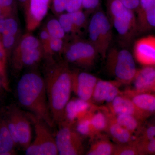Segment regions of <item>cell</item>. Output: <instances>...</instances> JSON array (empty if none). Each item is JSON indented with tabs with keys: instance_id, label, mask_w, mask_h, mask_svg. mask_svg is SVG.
<instances>
[{
	"instance_id": "obj_38",
	"label": "cell",
	"mask_w": 155,
	"mask_h": 155,
	"mask_svg": "<svg viewBox=\"0 0 155 155\" xmlns=\"http://www.w3.org/2000/svg\"><path fill=\"white\" fill-rule=\"evenodd\" d=\"M100 5V0H83V8L89 13L99 9Z\"/></svg>"
},
{
	"instance_id": "obj_20",
	"label": "cell",
	"mask_w": 155,
	"mask_h": 155,
	"mask_svg": "<svg viewBox=\"0 0 155 155\" xmlns=\"http://www.w3.org/2000/svg\"><path fill=\"white\" fill-rule=\"evenodd\" d=\"M135 143L141 155L155 153V125L141 128Z\"/></svg>"
},
{
	"instance_id": "obj_39",
	"label": "cell",
	"mask_w": 155,
	"mask_h": 155,
	"mask_svg": "<svg viewBox=\"0 0 155 155\" xmlns=\"http://www.w3.org/2000/svg\"><path fill=\"white\" fill-rule=\"evenodd\" d=\"M53 8L56 14L61 15L66 11L67 0H52Z\"/></svg>"
},
{
	"instance_id": "obj_37",
	"label": "cell",
	"mask_w": 155,
	"mask_h": 155,
	"mask_svg": "<svg viewBox=\"0 0 155 155\" xmlns=\"http://www.w3.org/2000/svg\"><path fill=\"white\" fill-rule=\"evenodd\" d=\"M83 8V0H67L66 11L72 13L81 10Z\"/></svg>"
},
{
	"instance_id": "obj_1",
	"label": "cell",
	"mask_w": 155,
	"mask_h": 155,
	"mask_svg": "<svg viewBox=\"0 0 155 155\" xmlns=\"http://www.w3.org/2000/svg\"><path fill=\"white\" fill-rule=\"evenodd\" d=\"M72 71L66 63L51 62L44 78L50 110L55 123L64 121L72 92Z\"/></svg>"
},
{
	"instance_id": "obj_43",
	"label": "cell",
	"mask_w": 155,
	"mask_h": 155,
	"mask_svg": "<svg viewBox=\"0 0 155 155\" xmlns=\"http://www.w3.org/2000/svg\"><path fill=\"white\" fill-rule=\"evenodd\" d=\"M5 19H0V35L3 33L5 26Z\"/></svg>"
},
{
	"instance_id": "obj_34",
	"label": "cell",
	"mask_w": 155,
	"mask_h": 155,
	"mask_svg": "<svg viewBox=\"0 0 155 155\" xmlns=\"http://www.w3.org/2000/svg\"><path fill=\"white\" fill-rule=\"evenodd\" d=\"M18 35H0V40L8 55L11 50H13L14 48L16 47L17 43L20 39H19L18 38Z\"/></svg>"
},
{
	"instance_id": "obj_9",
	"label": "cell",
	"mask_w": 155,
	"mask_h": 155,
	"mask_svg": "<svg viewBox=\"0 0 155 155\" xmlns=\"http://www.w3.org/2000/svg\"><path fill=\"white\" fill-rule=\"evenodd\" d=\"M8 112V115L12 119L15 125L18 146L25 150L31 143L32 138L30 118L27 113H24L16 107L11 108Z\"/></svg>"
},
{
	"instance_id": "obj_27",
	"label": "cell",
	"mask_w": 155,
	"mask_h": 155,
	"mask_svg": "<svg viewBox=\"0 0 155 155\" xmlns=\"http://www.w3.org/2000/svg\"><path fill=\"white\" fill-rule=\"evenodd\" d=\"M91 112L86 116L78 120L74 125H75V130L81 136L93 138L97 135L92 126L91 121Z\"/></svg>"
},
{
	"instance_id": "obj_35",
	"label": "cell",
	"mask_w": 155,
	"mask_h": 155,
	"mask_svg": "<svg viewBox=\"0 0 155 155\" xmlns=\"http://www.w3.org/2000/svg\"><path fill=\"white\" fill-rule=\"evenodd\" d=\"M19 25L16 20L11 17L5 19L4 30L2 35H19Z\"/></svg>"
},
{
	"instance_id": "obj_15",
	"label": "cell",
	"mask_w": 155,
	"mask_h": 155,
	"mask_svg": "<svg viewBox=\"0 0 155 155\" xmlns=\"http://www.w3.org/2000/svg\"><path fill=\"white\" fill-rule=\"evenodd\" d=\"M136 12L138 30L155 29V0H140Z\"/></svg>"
},
{
	"instance_id": "obj_2",
	"label": "cell",
	"mask_w": 155,
	"mask_h": 155,
	"mask_svg": "<svg viewBox=\"0 0 155 155\" xmlns=\"http://www.w3.org/2000/svg\"><path fill=\"white\" fill-rule=\"evenodd\" d=\"M17 93L22 107L43 120L51 128L54 127L55 123L50 110L44 78L35 72L25 73L18 81Z\"/></svg>"
},
{
	"instance_id": "obj_40",
	"label": "cell",
	"mask_w": 155,
	"mask_h": 155,
	"mask_svg": "<svg viewBox=\"0 0 155 155\" xmlns=\"http://www.w3.org/2000/svg\"><path fill=\"white\" fill-rule=\"evenodd\" d=\"M14 6V0H0V8L11 14H13Z\"/></svg>"
},
{
	"instance_id": "obj_31",
	"label": "cell",
	"mask_w": 155,
	"mask_h": 155,
	"mask_svg": "<svg viewBox=\"0 0 155 155\" xmlns=\"http://www.w3.org/2000/svg\"><path fill=\"white\" fill-rule=\"evenodd\" d=\"M141 155L135 143L124 145H116L114 155Z\"/></svg>"
},
{
	"instance_id": "obj_30",
	"label": "cell",
	"mask_w": 155,
	"mask_h": 155,
	"mask_svg": "<svg viewBox=\"0 0 155 155\" xmlns=\"http://www.w3.org/2000/svg\"><path fill=\"white\" fill-rule=\"evenodd\" d=\"M69 13L76 34L80 33L81 29L84 28L87 25V17L86 14L82 10Z\"/></svg>"
},
{
	"instance_id": "obj_26",
	"label": "cell",
	"mask_w": 155,
	"mask_h": 155,
	"mask_svg": "<svg viewBox=\"0 0 155 155\" xmlns=\"http://www.w3.org/2000/svg\"><path fill=\"white\" fill-rule=\"evenodd\" d=\"M113 115L116 122L122 127L134 134H138L139 133L142 128L141 123L143 121L141 120L135 116L127 114Z\"/></svg>"
},
{
	"instance_id": "obj_6",
	"label": "cell",
	"mask_w": 155,
	"mask_h": 155,
	"mask_svg": "<svg viewBox=\"0 0 155 155\" xmlns=\"http://www.w3.org/2000/svg\"><path fill=\"white\" fill-rule=\"evenodd\" d=\"M34 127L35 136L33 141L25 150L27 155H59L55 137L51 128L43 120L30 113H27Z\"/></svg>"
},
{
	"instance_id": "obj_29",
	"label": "cell",
	"mask_w": 155,
	"mask_h": 155,
	"mask_svg": "<svg viewBox=\"0 0 155 155\" xmlns=\"http://www.w3.org/2000/svg\"><path fill=\"white\" fill-rule=\"evenodd\" d=\"M8 54L0 40V80L3 87L6 90L9 88L8 81L6 71V65Z\"/></svg>"
},
{
	"instance_id": "obj_4",
	"label": "cell",
	"mask_w": 155,
	"mask_h": 155,
	"mask_svg": "<svg viewBox=\"0 0 155 155\" xmlns=\"http://www.w3.org/2000/svg\"><path fill=\"white\" fill-rule=\"evenodd\" d=\"M108 71L120 84H130L137 71L134 57L127 49L110 48L107 53Z\"/></svg>"
},
{
	"instance_id": "obj_33",
	"label": "cell",
	"mask_w": 155,
	"mask_h": 155,
	"mask_svg": "<svg viewBox=\"0 0 155 155\" xmlns=\"http://www.w3.org/2000/svg\"><path fill=\"white\" fill-rule=\"evenodd\" d=\"M51 37L45 28H44L40 32L39 34V39L40 41L42 48L44 52L45 56L47 58H50L51 57V49H50V41Z\"/></svg>"
},
{
	"instance_id": "obj_3",
	"label": "cell",
	"mask_w": 155,
	"mask_h": 155,
	"mask_svg": "<svg viewBox=\"0 0 155 155\" xmlns=\"http://www.w3.org/2000/svg\"><path fill=\"white\" fill-rule=\"evenodd\" d=\"M107 15L123 43L128 45L138 31L134 11L127 8L119 0H107Z\"/></svg>"
},
{
	"instance_id": "obj_5",
	"label": "cell",
	"mask_w": 155,
	"mask_h": 155,
	"mask_svg": "<svg viewBox=\"0 0 155 155\" xmlns=\"http://www.w3.org/2000/svg\"><path fill=\"white\" fill-rule=\"evenodd\" d=\"M87 26L88 40L99 55L106 58L113 38V27L107 15L98 9L92 15Z\"/></svg>"
},
{
	"instance_id": "obj_16",
	"label": "cell",
	"mask_w": 155,
	"mask_h": 155,
	"mask_svg": "<svg viewBox=\"0 0 155 155\" xmlns=\"http://www.w3.org/2000/svg\"><path fill=\"white\" fill-rule=\"evenodd\" d=\"M131 83L132 88L130 90L136 92H153L155 88V67L145 66L137 69Z\"/></svg>"
},
{
	"instance_id": "obj_42",
	"label": "cell",
	"mask_w": 155,
	"mask_h": 155,
	"mask_svg": "<svg viewBox=\"0 0 155 155\" xmlns=\"http://www.w3.org/2000/svg\"><path fill=\"white\" fill-rule=\"evenodd\" d=\"M12 14L0 8V19H5L8 17H11Z\"/></svg>"
},
{
	"instance_id": "obj_28",
	"label": "cell",
	"mask_w": 155,
	"mask_h": 155,
	"mask_svg": "<svg viewBox=\"0 0 155 155\" xmlns=\"http://www.w3.org/2000/svg\"><path fill=\"white\" fill-rule=\"evenodd\" d=\"M46 29L49 34L51 37L64 39L66 34L62 28L58 19H51L47 22Z\"/></svg>"
},
{
	"instance_id": "obj_12",
	"label": "cell",
	"mask_w": 155,
	"mask_h": 155,
	"mask_svg": "<svg viewBox=\"0 0 155 155\" xmlns=\"http://www.w3.org/2000/svg\"><path fill=\"white\" fill-rule=\"evenodd\" d=\"M134 56L144 66L155 65V36H147L136 41L134 46Z\"/></svg>"
},
{
	"instance_id": "obj_21",
	"label": "cell",
	"mask_w": 155,
	"mask_h": 155,
	"mask_svg": "<svg viewBox=\"0 0 155 155\" xmlns=\"http://www.w3.org/2000/svg\"><path fill=\"white\" fill-rule=\"evenodd\" d=\"M45 56L41 46L28 50L22 53L16 60L13 61L14 67L17 70L35 67L40 62Z\"/></svg>"
},
{
	"instance_id": "obj_45",
	"label": "cell",
	"mask_w": 155,
	"mask_h": 155,
	"mask_svg": "<svg viewBox=\"0 0 155 155\" xmlns=\"http://www.w3.org/2000/svg\"><path fill=\"white\" fill-rule=\"evenodd\" d=\"M2 87H3L2 84V81H1V80H0V90H1V88H2Z\"/></svg>"
},
{
	"instance_id": "obj_25",
	"label": "cell",
	"mask_w": 155,
	"mask_h": 155,
	"mask_svg": "<svg viewBox=\"0 0 155 155\" xmlns=\"http://www.w3.org/2000/svg\"><path fill=\"white\" fill-rule=\"evenodd\" d=\"M41 46L39 39L34 36L30 32L25 34L20 38L14 50L13 61L17 59L21 54L28 50Z\"/></svg>"
},
{
	"instance_id": "obj_17",
	"label": "cell",
	"mask_w": 155,
	"mask_h": 155,
	"mask_svg": "<svg viewBox=\"0 0 155 155\" xmlns=\"http://www.w3.org/2000/svg\"><path fill=\"white\" fill-rule=\"evenodd\" d=\"M94 105L91 102L78 97L70 100L65 108L63 122L74 125L78 120L89 113Z\"/></svg>"
},
{
	"instance_id": "obj_18",
	"label": "cell",
	"mask_w": 155,
	"mask_h": 155,
	"mask_svg": "<svg viewBox=\"0 0 155 155\" xmlns=\"http://www.w3.org/2000/svg\"><path fill=\"white\" fill-rule=\"evenodd\" d=\"M122 94L128 97L147 118L155 114V94L151 92H136L129 89Z\"/></svg>"
},
{
	"instance_id": "obj_24",
	"label": "cell",
	"mask_w": 155,
	"mask_h": 155,
	"mask_svg": "<svg viewBox=\"0 0 155 155\" xmlns=\"http://www.w3.org/2000/svg\"><path fill=\"white\" fill-rule=\"evenodd\" d=\"M100 136L91 143L86 155H114L116 145L107 137Z\"/></svg>"
},
{
	"instance_id": "obj_7",
	"label": "cell",
	"mask_w": 155,
	"mask_h": 155,
	"mask_svg": "<svg viewBox=\"0 0 155 155\" xmlns=\"http://www.w3.org/2000/svg\"><path fill=\"white\" fill-rule=\"evenodd\" d=\"M63 53L67 62L85 68L93 66L99 55L89 41L79 39L65 45Z\"/></svg>"
},
{
	"instance_id": "obj_32",
	"label": "cell",
	"mask_w": 155,
	"mask_h": 155,
	"mask_svg": "<svg viewBox=\"0 0 155 155\" xmlns=\"http://www.w3.org/2000/svg\"><path fill=\"white\" fill-rule=\"evenodd\" d=\"M59 22L66 34L76 35L77 34L69 13H63L59 15Z\"/></svg>"
},
{
	"instance_id": "obj_13",
	"label": "cell",
	"mask_w": 155,
	"mask_h": 155,
	"mask_svg": "<svg viewBox=\"0 0 155 155\" xmlns=\"http://www.w3.org/2000/svg\"><path fill=\"white\" fill-rule=\"evenodd\" d=\"M119 82L116 81H108L98 80L95 87L91 102L94 104H102L111 103L117 96L122 94L119 90Z\"/></svg>"
},
{
	"instance_id": "obj_8",
	"label": "cell",
	"mask_w": 155,
	"mask_h": 155,
	"mask_svg": "<svg viewBox=\"0 0 155 155\" xmlns=\"http://www.w3.org/2000/svg\"><path fill=\"white\" fill-rule=\"evenodd\" d=\"M55 140L58 153L61 155H80L84 153L82 136L73 125L65 122L59 124Z\"/></svg>"
},
{
	"instance_id": "obj_46",
	"label": "cell",
	"mask_w": 155,
	"mask_h": 155,
	"mask_svg": "<svg viewBox=\"0 0 155 155\" xmlns=\"http://www.w3.org/2000/svg\"><path fill=\"white\" fill-rule=\"evenodd\" d=\"M153 92H155V88L154 89V90Z\"/></svg>"
},
{
	"instance_id": "obj_36",
	"label": "cell",
	"mask_w": 155,
	"mask_h": 155,
	"mask_svg": "<svg viewBox=\"0 0 155 155\" xmlns=\"http://www.w3.org/2000/svg\"><path fill=\"white\" fill-rule=\"evenodd\" d=\"M64 39L51 37L50 41V49H51V55L54 54L63 53L65 43Z\"/></svg>"
},
{
	"instance_id": "obj_23",
	"label": "cell",
	"mask_w": 155,
	"mask_h": 155,
	"mask_svg": "<svg viewBox=\"0 0 155 155\" xmlns=\"http://www.w3.org/2000/svg\"><path fill=\"white\" fill-rule=\"evenodd\" d=\"M17 147L9 131L5 119L0 121V155L14 154Z\"/></svg>"
},
{
	"instance_id": "obj_41",
	"label": "cell",
	"mask_w": 155,
	"mask_h": 155,
	"mask_svg": "<svg viewBox=\"0 0 155 155\" xmlns=\"http://www.w3.org/2000/svg\"><path fill=\"white\" fill-rule=\"evenodd\" d=\"M127 8L134 11H137L139 6L140 0H119Z\"/></svg>"
},
{
	"instance_id": "obj_44",
	"label": "cell",
	"mask_w": 155,
	"mask_h": 155,
	"mask_svg": "<svg viewBox=\"0 0 155 155\" xmlns=\"http://www.w3.org/2000/svg\"><path fill=\"white\" fill-rule=\"evenodd\" d=\"M18 1L25 7L28 3V0H18Z\"/></svg>"
},
{
	"instance_id": "obj_22",
	"label": "cell",
	"mask_w": 155,
	"mask_h": 155,
	"mask_svg": "<svg viewBox=\"0 0 155 155\" xmlns=\"http://www.w3.org/2000/svg\"><path fill=\"white\" fill-rule=\"evenodd\" d=\"M110 112L107 107L94 104L91 112V121L96 135L107 131Z\"/></svg>"
},
{
	"instance_id": "obj_19",
	"label": "cell",
	"mask_w": 155,
	"mask_h": 155,
	"mask_svg": "<svg viewBox=\"0 0 155 155\" xmlns=\"http://www.w3.org/2000/svg\"><path fill=\"white\" fill-rule=\"evenodd\" d=\"M107 133L118 145L133 143L135 141L134 134L118 124L114 119V115L110 113Z\"/></svg>"
},
{
	"instance_id": "obj_14",
	"label": "cell",
	"mask_w": 155,
	"mask_h": 155,
	"mask_svg": "<svg viewBox=\"0 0 155 155\" xmlns=\"http://www.w3.org/2000/svg\"><path fill=\"white\" fill-rule=\"evenodd\" d=\"M107 107L113 115L127 114L135 116L142 121L147 117L138 110L128 97L122 94L117 96L111 103L107 104Z\"/></svg>"
},
{
	"instance_id": "obj_10",
	"label": "cell",
	"mask_w": 155,
	"mask_h": 155,
	"mask_svg": "<svg viewBox=\"0 0 155 155\" xmlns=\"http://www.w3.org/2000/svg\"><path fill=\"white\" fill-rule=\"evenodd\" d=\"M52 0H28L25 6V26L28 32L35 30L48 14Z\"/></svg>"
},
{
	"instance_id": "obj_11",
	"label": "cell",
	"mask_w": 155,
	"mask_h": 155,
	"mask_svg": "<svg viewBox=\"0 0 155 155\" xmlns=\"http://www.w3.org/2000/svg\"><path fill=\"white\" fill-rule=\"evenodd\" d=\"M98 80L97 78L88 72L72 71V91L81 99L91 102Z\"/></svg>"
}]
</instances>
